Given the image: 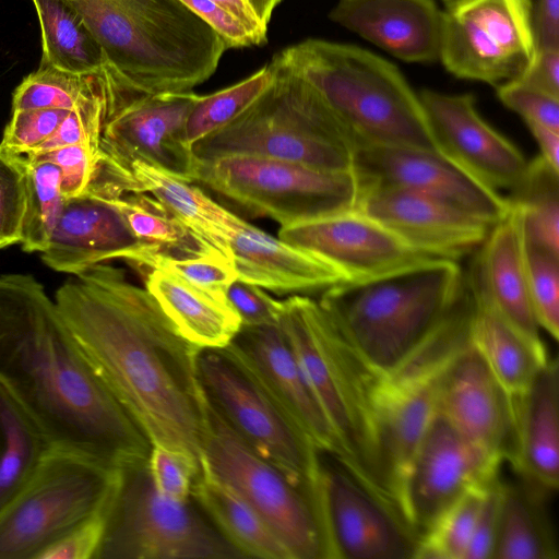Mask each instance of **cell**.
I'll list each match as a JSON object with an SVG mask.
<instances>
[{
  "label": "cell",
  "instance_id": "9a60e30c",
  "mask_svg": "<svg viewBox=\"0 0 559 559\" xmlns=\"http://www.w3.org/2000/svg\"><path fill=\"white\" fill-rule=\"evenodd\" d=\"M321 501L330 559H415L418 537L406 521L328 454Z\"/></svg>",
  "mask_w": 559,
  "mask_h": 559
},
{
  "label": "cell",
  "instance_id": "7dc6e473",
  "mask_svg": "<svg viewBox=\"0 0 559 559\" xmlns=\"http://www.w3.org/2000/svg\"><path fill=\"white\" fill-rule=\"evenodd\" d=\"M147 471L157 492L175 500H190L201 466L186 455L162 445H152Z\"/></svg>",
  "mask_w": 559,
  "mask_h": 559
},
{
  "label": "cell",
  "instance_id": "6da1fadb",
  "mask_svg": "<svg viewBox=\"0 0 559 559\" xmlns=\"http://www.w3.org/2000/svg\"><path fill=\"white\" fill-rule=\"evenodd\" d=\"M59 312L87 361L152 445L198 465L206 397L200 349L188 343L146 288L103 263L57 290Z\"/></svg>",
  "mask_w": 559,
  "mask_h": 559
},
{
  "label": "cell",
  "instance_id": "e575fe53",
  "mask_svg": "<svg viewBox=\"0 0 559 559\" xmlns=\"http://www.w3.org/2000/svg\"><path fill=\"white\" fill-rule=\"evenodd\" d=\"M53 448L0 385V514L22 492Z\"/></svg>",
  "mask_w": 559,
  "mask_h": 559
},
{
  "label": "cell",
  "instance_id": "11a10c76",
  "mask_svg": "<svg viewBox=\"0 0 559 559\" xmlns=\"http://www.w3.org/2000/svg\"><path fill=\"white\" fill-rule=\"evenodd\" d=\"M520 83L559 98V49L536 50Z\"/></svg>",
  "mask_w": 559,
  "mask_h": 559
},
{
  "label": "cell",
  "instance_id": "f1b7e54d",
  "mask_svg": "<svg viewBox=\"0 0 559 559\" xmlns=\"http://www.w3.org/2000/svg\"><path fill=\"white\" fill-rule=\"evenodd\" d=\"M145 288L177 332L198 349L226 347L241 328L228 300H221L181 277L158 269L147 271Z\"/></svg>",
  "mask_w": 559,
  "mask_h": 559
},
{
  "label": "cell",
  "instance_id": "ee69618b",
  "mask_svg": "<svg viewBox=\"0 0 559 559\" xmlns=\"http://www.w3.org/2000/svg\"><path fill=\"white\" fill-rule=\"evenodd\" d=\"M153 269L173 273L221 300H227L229 286L238 280L233 260L217 252L185 257L158 254L144 273Z\"/></svg>",
  "mask_w": 559,
  "mask_h": 559
},
{
  "label": "cell",
  "instance_id": "cb8c5ba5",
  "mask_svg": "<svg viewBox=\"0 0 559 559\" xmlns=\"http://www.w3.org/2000/svg\"><path fill=\"white\" fill-rule=\"evenodd\" d=\"M477 249L471 274L466 277L474 296L488 304L533 344L545 347L530 298L526 249L519 213L509 206Z\"/></svg>",
  "mask_w": 559,
  "mask_h": 559
},
{
  "label": "cell",
  "instance_id": "b9f144b4",
  "mask_svg": "<svg viewBox=\"0 0 559 559\" xmlns=\"http://www.w3.org/2000/svg\"><path fill=\"white\" fill-rule=\"evenodd\" d=\"M490 483L467 491L437 516L419 537L415 559H464Z\"/></svg>",
  "mask_w": 559,
  "mask_h": 559
},
{
  "label": "cell",
  "instance_id": "52a82bcc",
  "mask_svg": "<svg viewBox=\"0 0 559 559\" xmlns=\"http://www.w3.org/2000/svg\"><path fill=\"white\" fill-rule=\"evenodd\" d=\"M237 119L193 144L199 159L253 155L326 170L352 169L353 147L314 88L284 68Z\"/></svg>",
  "mask_w": 559,
  "mask_h": 559
},
{
  "label": "cell",
  "instance_id": "f35d334b",
  "mask_svg": "<svg viewBox=\"0 0 559 559\" xmlns=\"http://www.w3.org/2000/svg\"><path fill=\"white\" fill-rule=\"evenodd\" d=\"M107 91H115L119 96L110 69L78 74L39 66L14 90L12 111L35 108L72 110Z\"/></svg>",
  "mask_w": 559,
  "mask_h": 559
},
{
  "label": "cell",
  "instance_id": "8d00e7d4",
  "mask_svg": "<svg viewBox=\"0 0 559 559\" xmlns=\"http://www.w3.org/2000/svg\"><path fill=\"white\" fill-rule=\"evenodd\" d=\"M443 12L462 19L530 67L536 53L531 0H443Z\"/></svg>",
  "mask_w": 559,
  "mask_h": 559
},
{
  "label": "cell",
  "instance_id": "836d02e7",
  "mask_svg": "<svg viewBox=\"0 0 559 559\" xmlns=\"http://www.w3.org/2000/svg\"><path fill=\"white\" fill-rule=\"evenodd\" d=\"M41 34L40 67L70 73L109 69L106 55L81 16L62 0H32Z\"/></svg>",
  "mask_w": 559,
  "mask_h": 559
},
{
  "label": "cell",
  "instance_id": "d4e9b609",
  "mask_svg": "<svg viewBox=\"0 0 559 559\" xmlns=\"http://www.w3.org/2000/svg\"><path fill=\"white\" fill-rule=\"evenodd\" d=\"M329 17L403 61L439 59L443 12L435 0H338Z\"/></svg>",
  "mask_w": 559,
  "mask_h": 559
},
{
  "label": "cell",
  "instance_id": "d590c367",
  "mask_svg": "<svg viewBox=\"0 0 559 559\" xmlns=\"http://www.w3.org/2000/svg\"><path fill=\"white\" fill-rule=\"evenodd\" d=\"M91 185L109 197L132 235L152 253V259L158 254L185 257L214 252L204 248L197 237L152 195L139 191L120 192L103 180L92 181Z\"/></svg>",
  "mask_w": 559,
  "mask_h": 559
},
{
  "label": "cell",
  "instance_id": "60d3db41",
  "mask_svg": "<svg viewBox=\"0 0 559 559\" xmlns=\"http://www.w3.org/2000/svg\"><path fill=\"white\" fill-rule=\"evenodd\" d=\"M26 160V205L20 243L26 252H43L64 202L60 169L47 160Z\"/></svg>",
  "mask_w": 559,
  "mask_h": 559
},
{
  "label": "cell",
  "instance_id": "db71d44e",
  "mask_svg": "<svg viewBox=\"0 0 559 559\" xmlns=\"http://www.w3.org/2000/svg\"><path fill=\"white\" fill-rule=\"evenodd\" d=\"M222 37L227 49L257 46L247 27L211 0H180Z\"/></svg>",
  "mask_w": 559,
  "mask_h": 559
},
{
  "label": "cell",
  "instance_id": "d6a6232c",
  "mask_svg": "<svg viewBox=\"0 0 559 559\" xmlns=\"http://www.w3.org/2000/svg\"><path fill=\"white\" fill-rule=\"evenodd\" d=\"M439 60L457 78L481 81L496 87L519 80L528 68L487 39L471 23L445 12Z\"/></svg>",
  "mask_w": 559,
  "mask_h": 559
},
{
  "label": "cell",
  "instance_id": "d6986e66",
  "mask_svg": "<svg viewBox=\"0 0 559 559\" xmlns=\"http://www.w3.org/2000/svg\"><path fill=\"white\" fill-rule=\"evenodd\" d=\"M278 238L323 259L344 282L368 280L435 258L415 250L357 207L281 226Z\"/></svg>",
  "mask_w": 559,
  "mask_h": 559
},
{
  "label": "cell",
  "instance_id": "44dd1931",
  "mask_svg": "<svg viewBox=\"0 0 559 559\" xmlns=\"http://www.w3.org/2000/svg\"><path fill=\"white\" fill-rule=\"evenodd\" d=\"M40 253L47 266L71 275L114 259L143 273L153 257L132 235L109 197L93 185L82 194L64 199Z\"/></svg>",
  "mask_w": 559,
  "mask_h": 559
},
{
  "label": "cell",
  "instance_id": "ba28073f",
  "mask_svg": "<svg viewBox=\"0 0 559 559\" xmlns=\"http://www.w3.org/2000/svg\"><path fill=\"white\" fill-rule=\"evenodd\" d=\"M473 309L472 294L461 292L443 321L396 366L378 374L373 405L380 459L386 486L401 513L405 471L437 415L443 373L471 343Z\"/></svg>",
  "mask_w": 559,
  "mask_h": 559
},
{
  "label": "cell",
  "instance_id": "7402d4cb",
  "mask_svg": "<svg viewBox=\"0 0 559 559\" xmlns=\"http://www.w3.org/2000/svg\"><path fill=\"white\" fill-rule=\"evenodd\" d=\"M356 207L415 250L454 261L477 249L492 226L441 200L403 189L361 192Z\"/></svg>",
  "mask_w": 559,
  "mask_h": 559
},
{
  "label": "cell",
  "instance_id": "f6af8a7d",
  "mask_svg": "<svg viewBox=\"0 0 559 559\" xmlns=\"http://www.w3.org/2000/svg\"><path fill=\"white\" fill-rule=\"evenodd\" d=\"M25 155L0 147V249L20 243L26 205Z\"/></svg>",
  "mask_w": 559,
  "mask_h": 559
},
{
  "label": "cell",
  "instance_id": "7c38bea8",
  "mask_svg": "<svg viewBox=\"0 0 559 559\" xmlns=\"http://www.w3.org/2000/svg\"><path fill=\"white\" fill-rule=\"evenodd\" d=\"M201 463L263 518L294 559H330L322 512L317 502L254 452L207 399Z\"/></svg>",
  "mask_w": 559,
  "mask_h": 559
},
{
  "label": "cell",
  "instance_id": "8992f818",
  "mask_svg": "<svg viewBox=\"0 0 559 559\" xmlns=\"http://www.w3.org/2000/svg\"><path fill=\"white\" fill-rule=\"evenodd\" d=\"M464 277L457 261L428 258L368 280L338 283L318 300L361 356L385 372L443 321Z\"/></svg>",
  "mask_w": 559,
  "mask_h": 559
},
{
  "label": "cell",
  "instance_id": "c3c4849f",
  "mask_svg": "<svg viewBox=\"0 0 559 559\" xmlns=\"http://www.w3.org/2000/svg\"><path fill=\"white\" fill-rule=\"evenodd\" d=\"M33 160H47L60 169V188L64 199L82 194L97 169L100 152L83 144H74L36 155H25Z\"/></svg>",
  "mask_w": 559,
  "mask_h": 559
},
{
  "label": "cell",
  "instance_id": "484cf974",
  "mask_svg": "<svg viewBox=\"0 0 559 559\" xmlns=\"http://www.w3.org/2000/svg\"><path fill=\"white\" fill-rule=\"evenodd\" d=\"M512 445L508 461L522 479L549 492L559 485V366L548 359L531 385L510 399Z\"/></svg>",
  "mask_w": 559,
  "mask_h": 559
},
{
  "label": "cell",
  "instance_id": "3957f363",
  "mask_svg": "<svg viewBox=\"0 0 559 559\" xmlns=\"http://www.w3.org/2000/svg\"><path fill=\"white\" fill-rule=\"evenodd\" d=\"M102 46L124 102L187 92L207 81L227 50L180 0H62Z\"/></svg>",
  "mask_w": 559,
  "mask_h": 559
},
{
  "label": "cell",
  "instance_id": "ffe728a7",
  "mask_svg": "<svg viewBox=\"0 0 559 559\" xmlns=\"http://www.w3.org/2000/svg\"><path fill=\"white\" fill-rule=\"evenodd\" d=\"M223 349L255 379L318 451L342 463L340 443L278 324L241 325Z\"/></svg>",
  "mask_w": 559,
  "mask_h": 559
},
{
  "label": "cell",
  "instance_id": "91938a15",
  "mask_svg": "<svg viewBox=\"0 0 559 559\" xmlns=\"http://www.w3.org/2000/svg\"><path fill=\"white\" fill-rule=\"evenodd\" d=\"M259 20L267 26L274 10L283 0H247Z\"/></svg>",
  "mask_w": 559,
  "mask_h": 559
},
{
  "label": "cell",
  "instance_id": "5bb4252c",
  "mask_svg": "<svg viewBox=\"0 0 559 559\" xmlns=\"http://www.w3.org/2000/svg\"><path fill=\"white\" fill-rule=\"evenodd\" d=\"M501 464L437 414L416 447L401 485L403 516L418 539L455 500L497 477Z\"/></svg>",
  "mask_w": 559,
  "mask_h": 559
},
{
  "label": "cell",
  "instance_id": "9c48e42d",
  "mask_svg": "<svg viewBox=\"0 0 559 559\" xmlns=\"http://www.w3.org/2000/svg\"><path fill=\"white\" fill-rule=\"evenodd\" d=\"M146 464L118 467L95 559L243 558L191 499L157 492Z\"/></svg>",
  "mask_w": 559,
  "mask_h": 559
},
{
  "label": "cell",
  "instance_id": "f907efd6",
  "mask_svg": "<svg viewBox=\"0 0 559 559\" xmlns=\"http://www.w3.org/2000/svg\"><path fill=\"white\" fill-rule=\"evenodd\" d=\"M108 501L99 512L48 546L37 559H95L105 533Z\"/></svg>",
  "mask_w": 559,
  "mask_h": 559
},
{
  "label": "cell",
  "instance_id": "2e32d148",
  "mask_svg": "<svg viewBox=\"0 0 559 559\" xmlns=\"http://www.w3.org/2000/svg\"><path fill=\"white\" fill-rule=\"evenodd\" d=\"M198 97L192 91L159 93L119 106L104 124L100 162L122 170L140 160L193 182L197 157L185 141V127Z\"/></svg>",
  "mask_w": 559,
  "mask_h": 559
},
{
  "label": "cell",
  "instance_id": "8fae6325",
  "mask_svg": "<svg viewBox=\"0 0 559 559\" xmlns=\"http://www.w3.org/2000/svg\"><path fill=\"white\" fill-rule=\"evenodd\" d=\"M117 472L87 455L52 449L0 514V559H37L106 506Z\"/></svg>",
  "mask_w": 559,
  "mask_h": 559
},
{
  "label": "cell",
  "instance_id": "ac0fdd59",
  "mask_svg": "<svg viewBox=\"0 0 559 559\" xmlns=\"http://www.w3.org/2000/svg\"><path fill=\"white\" fill-rule=\"evenodd\" d=\"M352 170L359 193L380 189L415 191L490 225L509 210L506 195L479 185L436 152L399 146L359 147L353 152Z\"/></svg>",
  "mask_w": 559,
  "mask_h": 559
},
{
  "label": "cell",
  "instance_id": "74e56055",
  "mask_svg": "<svg viewBox=\"0 0 559 559\" xmlns=\"http://www.w3.org/2000/svg\"><path fill=\"white\" fill-rule=\"evenodd\" d=\"M506 198L519 213L525 245L559 253V170L534 158Z\"/></svg>",
  "mask_w": 559,
  "mask_h": 559
},
{
  "label": "cell",
  "instance_id": "1f68e13d",
  "mask_svg": "<svg viewBox=\"0 0 559 559\" xmlns=\"http://www.w3.org/2000/svg\"><path fill=\"white\" fill-rule=\"evenodd\" d=\"M544 493L525 480L521 484L502 481L492 559L558 558V546L543 503Z\"/></svg>",
  "mask_w": 559,
  "mask_h": 559
},
{
  "label": "cell",
  "instance_id": "bcb514c9",
  "mask_svg": "<svg viewBox=\"0 0 559 559\" xmlns=\"http://www.w3.org/2000/svg\"><path fill=\"white\" fill-rule=\"evenodd\" d=\"M70 110L35 108L12 111L0 147L24 155L44 143L58 129Z\"/></svg>",
  "mask_w": 559,
  "mask_h": 559
},
{
  "label": "cell",
  "instance_id": "7bdbcfd3",
  "mask_svg": "<svg viewBox=\"0 0 559 559\" xmlns=\"http://www.w3.org/2000/svg\"><path fill=\"white\" fill-rule=\"evenodd\" d=\"M526 249L530 298L536 321L555 341L559 337V253Z\"/></svg>",
  "mask_w": 559,
  "mask_h": 559
},
{
  "label": "cell",
  "instance_id": "603a6c76",
  "mask_svg": "<svg viewBox=\"0 0 559 559\" xmlns=\"http://www.w3.org/2000/svg\"><path fill=\"white\" fill-rule=\"evenodd\" d=\"M437 414L489 456L508 460L512 445L510 397L471 343L442 376Z\"/></svg>",
  "mask_w": 559,
  "mask_h": 559
},
{
  "label": "cell",
  "instance_id": "4fadbf2b",
  "mask_svg": "<svg viewBox=\"0 0 559 559\" xmlns=\"http://www.w3.org/2000/svg\"><path fill=\"white\" fill-rule=\"evenodd\" d=\"M197 371L207 401L235 432L319 504L322 453L255 379L223 348L200 350Z\"/></svg>",
  "mask_w": 559,
  "mask_h": 559
},
{
  "label": "cell",
  "instance_id": "816d5d0a",
  "mask_svg": "<svg viewBox=\"0 0 559 559\" xmlns=\"http://www.w3.org/2000/svg\"><path fill=\"white\" fill-rule=\"evenodd\" d=\"M226 296L242 325L278 324L281 300L272 298L263 288L237 280L229 286Z\"/></svg>",
  "mask_w": 559,
  "mask_h": 559
},
{
  "label": "cell",
  "instance_id": "ab89813d",
  "mask_svg": "<svg viewBox=\"0 0 559 559\" xmlns=\"http://www.w3.org/2000/svg\"><path fill=\"white\" fill-rule=\"evenodd\" d=\"M274 79L275 69L270 62L228 87L199 95L186 122V143L192 147L237 119L262 96Z\"/></svg>",
  "mask_w": 559,
  "mask_h": 559
},
{
  "label": "cell",
  "instance_id": "681fc988",
  "mask_svg": "<svg viewBox=\"0 0 559 559\" xmlns=\"http://www.w3.org/2000/svg\"><path fill=\"white\" fill-rule=\"evenodd\" d=\"M500 102L525 122H537L559 131V98L531 88L519 81L497 87Z\"/></svg>",
  "mask_w": 559,
  "mask_h": 559
},
{
  "label": "cell",
  "instance_id": "4dcf8cb0",
  "mask_svg": "<svg viewBox=\"0 0 559 559\" xmlns=\"http://www.w3.org/2000/svg\"><path fill=\"white\" fill-rule=\"evenodd\" d=\"M469 340L510 399L522 394L549 359L545 347L533 344L475 296Z\"/></svg>",
  "mask_w": 559,
  "mask_h": 559
},
{
  "label": "cell",
  "instance_id": "f5cc1de1",
  "mask_svg": "<svg viewBox=\"0 0 559 559\" xmlns=\"http://www.w3.org/2000/svg\"><path fill=\"white\" fill-rule=\"evenodd\" d=\"M502 480L496 477L481 502L464 559H492L500 518Z\"/></svg>",
  "mask_w": 559,
  "mask_h": 559
},
{
  "label": "cell",
  "instance_id": "5b68a950",
  "mask_svg": "<svg viewBox=\"0 0 559 559\" xmlns=\"http://www.w3.org/2000/svg\"><path fill=\"white\" fill-rule=\"evenodd\" d=\"M271 62L314 88L353 152L399 146L437 153L418 94L382 57L354 45L307 38L284 48Z\"/></svg>",
  "mask_w": 559,
  "mask_h": 559
},
{
  "label": "cell",
  "instance_id": "30bf717a",
  "mask_svg": "<svg viewBox=\"0 0 559 559\" xmlns=\"http://www.w3.org/2000/svg\"><path fill=\"white\" fill-rule=\"evenodd\" d=\"M193 182L281 226L354 209L359 194L352 169L326 170L253 155L197 158Z\"/></svg>",
  "mask_w": 559,
  "mask_h": 559
},
{
  "label": "cell",
  "instance_id": "277c9868",
  "mask_svg": "<svg viewBox=\"0 0 559 559\" xmlns=\"http://www.w3.org/2000/svg\"><path fill=\"white\" fill-rule=\"evenodd\" d=\"M278 325L340 443L342 464L401 514L380 459L373 406L379 371L361 356L318 299L293 295L281 300Z\"/></svg>",
  "mask_w": 559,
  "mask_h": 559
},
{
  "label": "cell",
  "instance_id": "6f0895ef",
  "mask_svg": "<svg viewBox=\"0 0 559 559\" xmlns=\"http://www.w3.org/2000/svg\"><path fill=\"white\" fill-rule=\"evenodd\" d=\"M237 17L250 32L255 45L267 41V26L264 25L247 0H211Z\"/></svg>",
  "mask_w": 559,
  "mask_h": 559
},
{
  "label": "cell",
  "instance_id": "4316f807",
  "mask_svg": "<svg viewBox=\"0 0 559 559\" xmlns=\"http://www.w3.org/2000/svg\"><path fill=\"white\" fill-rule=\"evenodd\" d=\"M229 247L238 280L278 295H306L344 282L330 263L240 219Z\"/></svg>",
  "mask_w": 559,
  "mask_h": 559
},
{
  "label": "cell",
  "instance_id": "680465c9",
  "mask_svg": "<svg viewBox=\"0 0 559 559\" xmlns=\"http://www.w3.org/2000/svg\"><path fill=\"white\" fill-rule=\"evenodd\" d=\"M526 124L539 147V156L559 170V131L537 122L528 121Z\"/></svg>",
  "mask_w": 559,
  "mask_h": 559
},
{
  "label": "cell",
  "instance_id": "e0dca14e",
  "mask_svg": "<svg viewBox=\"0 0 559 559\" xmlns=\"http://www.w3.org/2000/svg\"><path fill=\"white\" fill-rule=\"evenodd\" d=\"M418 96L439 155L498 193L512 190L521 181L528 162L510 140L483 119L474 95L423 90Z\"/></svg>",
  "mask_w": 559,
  "mask_h": 559
},
{
  "label": "cell",
  "instance_id": "f546056e",
  "mask_svg": "<svg viewBox=\"0 0 559 559\" xmlns=\"http://www.w3.org/2000/svg\"><path fill=\"white\" fill-rule=\"evenodd\" d=\"M191 499L243 558L294 559L288 547L263 518L202 463L193 483Z\"/></svg>",
  "mask_w": 559,
  "mask_h": 559
},
{
  "label": "cell",
  "instance_id": "7a4b0ae2",
  "mask_svg": "<svg viewBox=\"0 0 559 559\" xmlns=\"http://www.w3.org/2000/svg\"><path fill=\"white\" fill-rule=\"evenodd\" d=\"M0 385L53 449L115 467L147 463L151 444L96 374L40 282L0 276Z\"/></svg>",
  "mask_w": 559,
  "mask_h": 559
},
{
  "label": "cell",
  "instance_id": "9f6ffc18",
  "mask_svg": "<svg viewBox=\"0 0 559 559\" xmlns=\"http://www.w3.org/2000/svg\"><path fill=\"white\" fill-rule=\"evenodd\" d=\"M533 28L536 50L559 49V0H537Z\"/></svg>",
  "mask_w": 559,
  "mask_h": 559
},
{
  "label": "cell",
  "instance_id": "83f0119b",
  "mask_svg": "<svg viewBox=\"0 0 559 559\" xmlns=\"http://www.w3.org/2000/svg\"><path fill=\"white\" fill-rule=\"evenodd\" d=\"M99 169L122 192L139 191L155 198L204 248L233 260L229 240L241 218L207 197L194 182L140 160L122 170H114L99 160Z\"/></svg>",
  "mask_w": 559,
  "mask_h": 559
}]
</instances>
